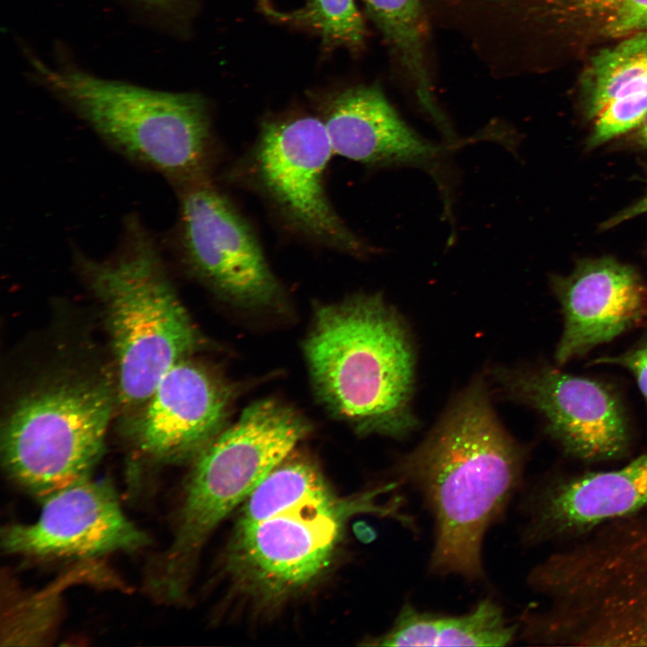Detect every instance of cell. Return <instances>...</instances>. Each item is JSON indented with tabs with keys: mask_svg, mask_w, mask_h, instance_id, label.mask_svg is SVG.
<instances>
[{
	"mask_svg": "<svg viewBox=\"0 0 647 647\" xmlns=\"http://www.w3.org/2000/svg\"><path fill=\"white\" fill-rule=\"evenodd\" d=\"M524 454L500 423L483 378L395 465V480L423 497L435 522L432 573L483 577L482 547L521 483Z\"/></svg>",
	"mask_w": 647,
	"mask_h": 647,
	"instance_id": "6da1fadb",
	"label": "cell"
},
{
	"mask_svg": "<svg viewBox=\"0 0 647 647\" xmlns=\"http://www.w3.org/2000/svg\"><path fill=\"white\" fill-rule=\"evenodd\" d=\"M527 583L546 599L526 618L534 645L647 647V505L566 541Z\"/></svg>",
	"mask_w": 647,
	"mask_h": 647,
	"instance_id": "7a4b0ae2",
	"label": "cell"
},
{
	"mask_svg": "<svg viewBox=\"0 0 647 647\" xmlns=\"http://www.w3.org/2000/svg\"><path fill=\"white\" fill-rule=\"evenodd\" d=\"M305 353L319 399L359 434L401 439L416 427L412 346L379 295L320 306Z\"/></svg>",
	"mask_w": 647,
	"mask_h": 647,
	"instance_id": "3957f363",
	"label": "cell"
},
{
	"mask_svg": "<svg viewBox=\"0 0 647 647\" xmlns=\"http://www.w3.org/2000/svg\"><path fill=\"white\" fill-rule=\"evenodd\" d=\"M162 252L135 214L124 218L119 242L106 258L72 250L77 271L105 309L118 369L117 397L128 408H141L162 377L198 342Z\"/></svg>",
	"mask_w": 647,
	"mask_h": 647,
	"instance_id": "277c9868",
	"label": "cell"
},
{
	"mask_svg": "<svg viewBox=\"0 0 647 647\" xmlns=\"http://www.w3.org/2000/svg\"><path fill=\"white\" fill-rule=\"evenodd\" d=\"M307 430L296 412L264 399L248 406L201 449L183 486L171 543L145 568L144 589L152 599L160 604L185 599L209 536L289 456Z\"/></svg>",
	"mask_w": 647,
	"mask_h": 647,
	"instance_id": "5b68a950",
	"label": "cell"
},
{
	"mask_svg": "<svg viewBox=\"0 0 647 647\" xmlns=\"http://www.w3.org/2000/svg\"><path fill=\"white\" fill-rule=\"evenodd\" d=\"M42 84L108 146L175 191L212 180L218 146L206 100L52 67L29 56Z\"/></svg>",
	"mask_w": 647,
	"mask_h": 647,
	"instance_id": "8992f818",
	"label": "cell"
},
{
	"mask_svg": "<svg viewBox=\"0 0 647 647\" xmlns=\"http://www.w3.org/2000/svg\"><path fill=\"white\" fill-rule=\"evenodd\" d=\"M114 395L107 382L65 377L31 392L4 426L3 467L40 501L92 478L104 449Z\"/></svg>",
	"mask_w": 647,
	"mask_h": 647,
	"instance_id": "52a82bcc",
	"label": "cell"
},
{
	"mask_svg": "<svg viewBox=\"0 0 647 647\" xmlns=\"http://www.w3.org/2000/svg\"><path fill=\"white\" fill-rule=\"evenodd\" d=\"M333 151L316 116L264 120L228 179L256 193L281 225L310 243L354 257L373 247L356 235L329 199L325 175Z\"/></svg>",
	"mask_w": 647,
	"mask_h": 647,
	"instance_id": "ba28073f",
	"label": "cell"
},
{
	"mask_svg": "<svg viewBox=\"0 0 647 647\" xmlns=\"http://www.w3.org/2000/svg\"><path fill=\"white\" fill-rule=\"evenodd\" d=\"M395 489L389 482L348 500L306 503L260 521L237 523L227 560L232 577L265 600L307 587L330 564L348 518L367 512L403 520L400 497L378 501Z\"/></svg>",
	"mask_w": 647,
	"mask_h": 647,
	"instance_id": "9c48e42d",
	"label": "cell"
},
{
	"mask_svg": "<svg viewBox=\"0 0 647 647\" xmlns=\"http://www.w3.org/2000/svg\"><path fill=\"white\" fill-rule=\"evenodd\" d=\"M168 237L171 252L217 294L244 306H268L281 296L258 236L213 180L182 188Z\"/></svg>",
	"mask_w": 647,
	"mask_h": 647,
	"instance_id": "30bf717a",
	"label": "cell"
},
{
	"mask_svg": "<svg viewBox=\"0 0 647 647\" xmlns=\"http://www.w3.org/2000/svg\"><path fill=\"white\" fill-rule=\"evenodd\" d=\"M159 380L133 430L135 460L129 492L141 493L151 468L194 458L218 433L229 405L226 388L203 368L185 360Z\"/></svg>",
	"mask_w": 647,
	"mask_h": 647,
	"instance_id": "8fae6325",
	"label": "cell"
},
{
	"mask_svg": "<svg viewBox=\"0 0 647 647\" xmlns=\"http://www.w3.org/2000/svg\"><path fill=\"white\" fill-rule=\"evenodd\" d=\"M37 520L1 531L5 554L38 560L90 561L116 552L137 551L148 536L125 515L112 484L92 478L41 501Z\"/></svg>",
	"mask_w": 647,
	"mask_h": 647,
	"instance_id": "7c38bea8",
	"label": "cell"
},
{
	"mask_svg": "<svg viewBox=\"0 0 647 647\" xmlns=\"http://www.w3.org/2000/svg\"><path fill=\"white\" fill-rule=\"evenodd\" d=\"M496 377L507 395L543 414L548 432L568 454L598 461L625 453L623 411L601 384L548 367L501 369Z\"/></svg>",
	"mask_w": 647,
	"mask_h": 647,
	"instance_id": "4fadbf2b",
	"label": "cell"
},
{
	"mask_svg": "<svg viewBox=\"0 0 647 647\" xmlns=\"http://www.w3.org/2000/svg\"><path fill=\"white\" fill-rule=\"evenodd\" d=\"M647 505V454L622 468L547 482L524 501L527 544L568 541Z\"/></svg>",
	"mask_w": 647,
	"mask_h": 647,
	"instance_id": "5bb4252c",
	"label": "cell"
},
{
	"mask_svg": "<svg viewBox=\"0 0 647 647\" xmlns=\"http://www.w3.org/2000/svg\"><path fill=\"white\" fill-rule=\"evenodd\" d=\"M554 289L564 315L559 363L620 334L640 316L646 295L637 272L612 258L581 261Z\"/></svg>",
	"mask_w": 647,
	"mask_h": 647,
	"instance_id": "9a60e30c",
	"label": "cell"
},
{
	"mask_svg": "<svg viewBox=\"0 0 647 647\" xmlns=\"http://www.w3.org/2000/svg\"><path fill=\"white\" fill-rule=\"evenodd\" d=\"M318 118L333 153L367 166L428 168L445 151L413 130L376 86L340 92Z\"/></svg>",
	"mask_w": 647,
	"mask_h": 647,
	"instance_id": "2e32d148",
	"label": "cell"
},
{
	"mask_svg": "<svg viewBox=\"0 0 647 647\" xmlns=\"http://www.w3.org/2000/svg\"><path fill=\"white\" fill-rule=\"evenodd\" d=\"M501 607L491 598L480 600L465 614L448 616L422 612L406 602L393 625L366 641L371 646H505L518 634Z\"/></svg>",
	"mask_w": 647,
	"mask_h": 647,
	"instance_id": "e0dca14e",
	"label": "cell"
},
{
	"mask_svg": "<svg viewBox=\"0 0 647 647\" xmlns=\"http://www.w3.org/2000/svg\"><path fill=\"white\" fill-rule=\"evenodd\" d=\"M413 87L423 110L440 122L425 55V25L420 0H363Z\"/></svg>",
	"mask_w": 647,
	"mask_h": 647,
	"instance_id": "ac0fdd59",
	"label": "cell"
},
{
	"mask_svg": "<svg viewBox=\"0 0 647 647\" xmlns=\"http://www.w3.org/2000/svg\"><path fill=\"white\" fill-rule=\"evenodd\" d=\"M582 88L589 118L614 101L646 93L647 31L636 32L593 57Z\"/></svg>",
	"mask_w": 647,
	"mask_h": 647,
	"instance_id": "d6986e66",
	"label": "cell"
},
{
	"mask_svg": "<svg viewBox=\"0 0 647 647\" xmlns=\"http://www.w3.org/2000/svg\"><path fill=\"white\" fill-rule=\"evenodd\" d=\"M288 456L262 479L241 505L237 523L260 521L306 503L338 499L315 464Z\"/></svg>",
	"mask_w": 647,
	"mask_h": 647,
	"instance_id": "ffe728a7",
	"label": "cell"
},
{
	"mask_svg": "<svg viewBox=\"0 0 647 647\" xmlns=\"http://www.w3.org/2000/svg\"><path fill=\"white\" fill-rule=\"evenodd\" d=\"M264 8L276 20L313 30L325 45L358 49L364 42L365 25L354 0H307L288 12Z\"/></svg>",
	"mask_w": 647,
	"mask_h": 647,
	"instance_id": "44dd1931",
	"label": "cell"
},
{
	"mask_svg": "<svg viewBox=\"0 0 647 647\" xmlns=\"http://www.w3.org/2000/svg\"><path fill=\"white\" fill-rule=\"evenodd\" d=\"M531 7L595 25L606 36L619 37L647 29V0H524Z\"/></svg>",
	"mask_w": 647,
	"mask_h": 647,
	"instance_id": "7402d4cb",
	"label": "cell"
},
{
	"mask_svg": "<svg viewBox=\"0 0 647 647\" xmlns=\"http://www.w3.org/2000/svg\"><path fill=\"white\" fill-rule=\"evenodd\" d=\"M647 115V93L614 101L595 118L588 145L596 147L638 128Z\"/></svg>",
	"mask_w": 647,
	"mask_h": 647,
	"instance_id": "603a6c76",
	"label": "cell"
},
{
	"mask_svg": "<svg viewBox=\"0 0 647 647\" xmlns=\"http://www.w3.org/2000/svg\"><path fill=\"white\" fill-rule=\"evenodd\" d=\"M598 361L616 363L629 369L634 375L647 401V342L616 358L602 359Z\"/></svg>",
	"mask_w": 647,
	"mask_h": 647,
	"instance_id": "cb8c5ba5",
	"label": "cell"
},
{
	"mask_svg": "<svg viewBox=\"0 0 647 647\" xmlns=\"http://www.w3.org/2000/svg\"><path fill=\"white\" fill-rule=\"evenodd\" d=\"M647 213V192L637 202L622 210L620 213L607 220L603 224V228L613 227L624 221L635 217L637 216Z\"/></svg>",
	"mask_w": 647,
	"mask_h": 647,
	"instance_id": "d4e9b609",
	"label": "cell"
},
{
	"mask_svg": "<svg viewBox=\"0 0 647 647\" xmlns=\"http://www.w3.org/2000/svg\"><path fill=\"white\" fill-rule=\"evenodd\" d=\"M138 4L154 9L165 10L171 7L176 0H135Z\"/></svg>",
	"mask_w": 647,
	"mask_h": 647,
	"instance_id": "484cf974",
	"label": "cell"
},
{
	"mask_svg": "<svg viewBox=\"0 0 647 647\" xmlns=\"http://www.w3.org/2000/svg\"><path fill=\"white\" fill-rule=\"evenodd\" d=\"M638 128L639 129L635 135V138L641 146L647 147V115Z\"/></svg>",
	"mask_w": 647,
	"mask_h": 647,
	"instance_id": "4316f807",
	"label": "cell"
}]
</instances>
